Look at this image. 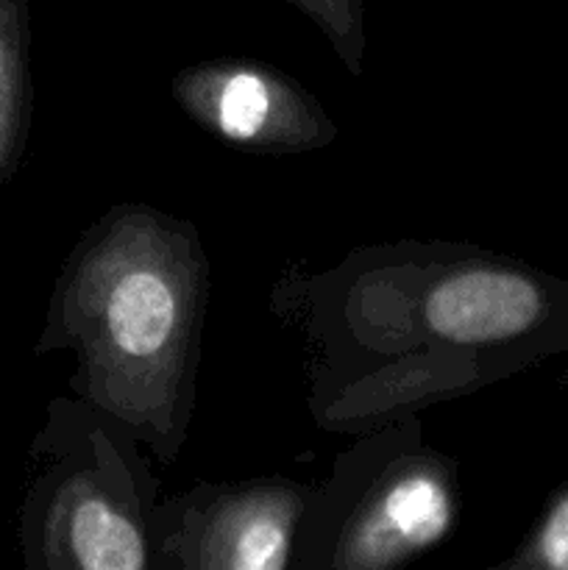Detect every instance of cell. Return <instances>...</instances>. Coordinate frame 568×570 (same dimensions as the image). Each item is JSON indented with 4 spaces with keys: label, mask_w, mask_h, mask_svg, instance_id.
<instances>
[{
    "label": "cell",
    "mask_w": 568,
    "mask_h": 570,
    "mask_svg": "<svg viewBox=\"0 0 568 570\" xmlns=\"http://www.w3.org/2000/svg\"><path fill=\"white\" fill-rule=\"evenodd\" d=\"M65 328L89 395L123 417L170 426L195 343V259L173 234L131 217L72 265Z\"/></svg>",
    "instance_id": "cell-1"
},
{
    "label": "cell",
    "mask_w": 568,
    "mask_h": 570,
    "mask_svg": "<svg viewBox=\"0 0 568 570\" xmlns=\"http://www.w3.org/2000/svg\"><path fill=\"white\" fill-rule=\"evenodd\" d=\"M427 317L449 343L555 354L568 348V282L521 265H473L432 289Z\"/></svg>",
    "instance_id": "cell-2"
},
{
    "label": "cell",
    "mask_w": 568,
    "mask_h": 570,
    "mask_svg": "<svg viewBox=\"0 0 568 570\" xmlns=\"http://www.w3.org/2000/svg\"><path fill=\"white\" fill-rule=\"evenodd\" d=\"M176 95L200 126L248 150H306L334 134L321 106L290 78L245 61L193 67L178 76Z\"/></svg>",
    "instance_id": "cell-3"
},
{
    "label": "cell",
    "mask_w": 568,
    "mask_h": 570,
    "mask_svg": "<svg viewBox=\"0 0 568 570\" xmlns=\"http://www.w3.org/2000/svg\"><path fill=\"white\" fill-rule=\"evenodd\" d=\"M454 499L438 465L390 473L351 518L337 546V568H388L438 543L451 527Z\"/></svg>",
    "instance_id": "cell-4"
},
{
    "label": "cell",
    "mask_w": 568,
    "mask_h": 570,
    "mask_svg": "<svg viewBox=\"0 0 568 570\" xmlns=\"http://www.w3.org/2000/svg\"><path fill=\"white\" fill-rule=\"evenodd\" d=\"M50 566L139 570L148 566L145 538L126 510L92 484L76 482L56 499L45 529Z\"/></svg>",
    "instance_id": "cell-5"
},
{
    "label": "cell",
    "mask_w": 568,
    "mask_h": 570,
    "mask_svg": "<svg viewBox=\"0 0 568 570\" xmlns=\"http://www.w3.org/2000/svg\"><path fill=\"white\" fill-rule=\"evenodd\" d=\"M298 501L287 490H248L221 501L195 543V566L278 570L287 566Z\"/></svg>",
    "instance_id": "cell-6"
},
{
    "label": "cell",
    "mask_w": 568,
    "mask_h": 570,
    "mask_svg": "<svg viewBox=\"0 0 568 570\" xmlns=\"http://www.w3.org/2000/svg\"><path fill=\"white\" fill-rule=\"evenodd\" d=\"M22 48H26V0H0V178L14 165L22 134Z\"/></svg>",
    "instance_id": "cell-7"
},
{
    "label": "cell",
    "mask_w": 568,
    "mask_h": 570,
    "mask_svg": "<svg viewBox=\"0 0 568 570\" xmlns=\"http://www.w3.org/2000/svg\"><path fill=\"white\" fill-rule=\"evenodd\" d=\"M523 570H568V479L546 501L527 543L507 562Z\"/></svg>",
    "instance_id": "cell-8"
},
{
    "label": "cell",
    "mask_w": 568,
    "mask_h": 570,
    "mask_svg": "<svg viewBox=\"0 0 568 570\" xmlns=\"http://www.w3.org/2000/svg\"><path fill=\"white\" fill-rule=\"evenodd\" d=\"M323 28L349 67L360 70L362 0H290Z\"/></svg>",
    "instance_id": "cell-9"
}]
</instances>
